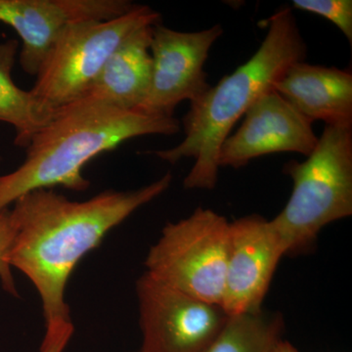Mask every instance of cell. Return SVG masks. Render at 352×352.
Segmentation results:
<instances>
[{
  "mask_svg": "<svg viewBox=\"0 0 352 352\" xmlns=\"http://www.w3.org/2000/svg\"><path fill=\"white\" fill-rule=\"evenodd\" d=\"M19 47L16 39L0 41V122L13 127L16 146L27 148L56 112L46 108L31 90L22 89L14 82L12 72Z\"/></svg>",
  "mask_w": 352,
  "mask_h": 352,
  "instance_id": "5bb4252c",
  "label": "cell"
},
{
  "mask_svg": "<svg viewBox=\"0 0 352 352\" xmlns=\"http://www.w3.org/2000/svg\"><path fill=\"white\" fill-rule=\"evenodd\" d=\"M244 117L239 129L220 147L219 168L239 170L252 160L277 153L308 157L318 142L314 122L274 89L261 95Z\"/></svg>",
  "mask_w": 352,
  "mask_h": 352,
  "instance_id": "30bf717a",
  "label": "cell"
},
{
  "mask_svg": "<svg viewBox=\"0 0 352 352\" xmlns=\"http://www.w3.org/2000/svg\"><path fill=\"white\" fill-rule=\"evenodd\" d=\"M15 236L10 208L0 210V282L2 288L10 295L18 296L12 268L7 263L6 256Z\"/></svg>",
  "mask_w": 352,
  "mask_h": 352,
  "instance_id": "e0dca14e",
  "label": "cell"
},
{
  "mask_svg": "<svg viewBox=\"0 0 352 352\" xmlns=\"http://www.w3.org/2000/svg\"><path fill=\"white\" fill-rule=\"evenodd\" d=\"M180 131L175 117L145 115L98 103L78 100L60 109L25 148L19 168L0 176V210L38 189L54 187L82 192L90 183L85 166L103 153L131 139L173 135Z\"/></svg>",
  "mask_w": 352,
  "mask_h": 352,
  "instance_id": "3957f363",
  "label": "cell"
},
{
  "mask_svg": "<svg viewBox=\"0 0 352 352\" xmlns=\"http://www.w3.org/2000/svg\"><path fill=\"white\" fill-rule=\"evenodd\" d=\"M293 7L326 18L352 43L351 0H293Z\"/></svg>",
  "mask_w": 352,
  "mask_h": 352,
  "instance_id": "2e32d148",
  "label": "cell"
},
{
  "mask_svg": "<svg viewBox=\"0 0 352 352\" xmlns=\"http://www.w3.org/2000/svg\"><path fill=\"white\" fill-rule=\"evenodd\" d=\"M222 34L223 28L220 25L193 32L154 25L150 46L151 82L147 96L136 111L154 117L173 118L182 102L191 103L203 96L210 88L204 66Z\"/></svg>",
  "mask_w": 352,
  "mask_h": 352,
  "instance_id": "ba28073f",
  "label": "cell"
},
{
  "mask_svg": "<svg viewBox=\"0 0 352 352\" xmlns=\"http://www.w3.org/2000/svg\"><path fill=\"white\" fill-rule=\"evenodd\" d=\"M153 28L133 32L113 51L80 100L98 102L120 110H138L151 82Z\"/></svg>",
  "mask_w": 352,
  "mask_h": 352,
  "instance_id": "4fadbf2b",
  "label": "cell"
},
{
  "mask_svg": "<svg viewBox=\"0 0 352 352\" xmlns=\"http://www.w3.org/2000/svg\"><path fill=\"white\" fill-rule=\"evenodd\" d=\"M134 6L129 0H0V22L17 32L22 43L21 67L28 75L36 76L69 25L113 19Z\"/></svg>",
  "mask_w": 352,
  "mask_h": 352,
  "instance_id": "9c48e42d",
  "label": "cell"
},
{
  "mask_svg": "<svg viewBox=\"0 0 352 352\" xmlns=\"http://www.w3.org/2000/svg\"><path fill=\"white\" fill-rule=\"evenodd\" d=\"M140 352H203L222 330L229 315L144 273L136 283Z\"/></svg>",
  "mask_w": 352,
  "mask_h": 352,
  "instance_id": "52a82bcc",
  "label": "cell"
},
{
  "mask_svg": "<svg viewBox=\"0 0 352 352\" xmlns=\"http://www.w3.org/2000/svg\"><path fill=\"white\" fill-rule=\"evenodd\" d=\"M230 223L208 208L170 222L145 259L146 273L171 288L221 305Z\"/></svg>",
  "mask_w": 352,
  "mask_h": 352,
  "instance_id": "8992f818",
  "label": "cell"
},
{
  "mask_svg": "<svg viewBox=\"0 0 352 352\" xmlns=\"http://www.w3.org/2000/svg\"><path fill=\"white\" fill-rule=\"evenodd\" d=\"M267 24V34L251 59L190 103L182 120L185 138L182 142L152 152L170 164L194 159L183 182L186 189L217 186L219 149L234 126L261 95L273 89L289 66L307 57V43L289 7L273 14Z\"/></svg>",
  "mask_w": 352,
  "mask_h": 352,
  "instance_id": "7a4b0ae2",
  "label": "cell"
},
{
  "mask_svg": "<svg viewBox=\"0 0 352 352\" xmlns=\"http://www.w3.org/2000/svg\"><path fill=\"white\" fill-rule=\"evenodd\" d=\"M283 320L263 310L229 316L217 337L203 352H271L281 339Z\"/></svg>",
  "mask_w": 352,
  "mask_h": 352,
  "instance_id": "9a60e30c",
  "label": "cell"
},
{
  "mask_svg": "<svg viewBox=\"0 0 352 352\" xmlns=\"http://www.w3.org/2000/svg\"><path fill=\"white\" fill-rule=\"evenodd\" d=\"M170 173L131 191L107 190L85 201H72L53 189L29 192L11 208L15 236L7 263L36 287L45 324L71 320L66 302L72 272L112 229L170 186Z\"/></svg>",
  "mask_w": 352,
  "mask_h": 352,
  "instance_id": "6da1fadb",
  "label": "cell"
},
{
  "mask_svg": "<svg viewBox=\"0 0 352 352\" xmlns=\"http://www.w3.org/2000/svg\"><path fill=\"white\" fill-rule=\"evenodd\" d=\"M161 21V14L151 7L135 4L113 19L69 25L41 65L32 94L53 112L80 100L120 44L133 32Z\"/></svg>",
  "mask_w": 352,
  "mask_h": 352,
  "instance_id": "5b68a950",
  "label": "cell"
},
{
  "mask_svg": "<svg viewBox=\"0 0 352 352\" xmlns=\"http://www.w3.org/2000/svg\"><path fill=\"white\" fill-rule=\"evenodd\" d=\"M271 352H298L296 351L295 346H292L289 342H286V340H280L279 342H277L276 346H274V349H272Z\"/></svg>",
  "mask_w": 352,
  "mask_h": 352,
  "instance_id": "d6986e66",
  "label": "cell"
},
{
  "mask_svg": "<svg viewBox=\"0 0 352 352\" xmlns=\"http://www.w3.org/2000/svg\"><path fill=\"white\" fill-rule=\"evenodd\" d=\"M45 335L39 352H63L73 337L72 320H55L46 323Z\"/></svg>",
  "mask_w": 352,
  "mask_h": 352,
  "instance_id": "ac0fdd59",
  "label": "cell"
},
{
  "mask_svg": "<svg viewBox=\"0 0 352 352\" xmlns=\"http://www.w3.org/2000/svg\"><path fill=\"white\" fill-rule=\"evenodd\" d=\"M139 352H140V351H139Z\"/></svg>",
  "mask_w": 352,
  "mask_h": 352,
  "instance_id": "ffe728a7",
  "label": "cell"
},
{
  "mask_svg": "<svg viewBox=\"0 0 352 352\" xmlns=\"http://www.w3.org/2000/svg\"><path fill=\"white\" fill-rule=\"evenodd\" d=\"M293 191L271 226L285 254L309 247L324 227L352 214V127L326 126L305 161L285 164Z\"/></svg>",
  "mask_w": 352,
  "mask_h": 352,
  "instance_id": "277c9868",
  "label": "cell"
},
{
  "mask_svg": "<svg viewBox=\"0 0 352 352\" xmlns=\"http://www.w3.org/2000/svg\"><path fill=\"white\" fill-rule=\"evenodd\" d=\"M273 89L310 122L352 127V74L336 67L296 62Z\"/></svg>",
  "mask_w": 352,
  "mask_h": 352,
  "instance_id": "7c38bea8",
  "label": "cell"
},
{
  "mask_svg": "<svg viewBox=\"0 0 352 352\" xmlns=\"http://www.w3.org/2000/svg\"><path fill=\"white\" fill-rule=\"evenodd\" d=\"M283 245L270 221L252 214L230 223L221 307L229 316L263 310Z\"/></svg>",
  "mask_w": 352,
  "mask_h": 352,
  "instance_id": "8fae6325",
  "label": "cell"
}]
</instances>
